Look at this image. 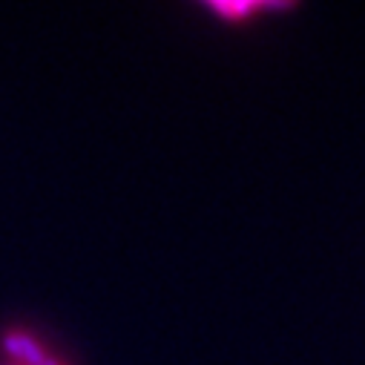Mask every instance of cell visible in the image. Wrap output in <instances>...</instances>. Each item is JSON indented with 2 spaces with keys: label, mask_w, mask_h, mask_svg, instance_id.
<instances>
[{
  "label": "cell",
  "mask_w": 365,
  "mask_h": 365,
  "mask_svg": "<svg viewBox=\"0 0 365 365\" xmlns=\"http://www.w3.org/2000/svg\"><path fill=\"white\" fill-rule=\"evenodd\" d=\"M4 348L18 365H41L46 359L43 345L26 331H6L4 334Z\"/></svg>",
  "instance_id": "cell-1"
},
{
  "label": "cell",
  "mask_w": 365,
  "mask_h": 365,
  "mask_svg": "<svg viewBox=\"0 0 365 365\" xmlns=\"http://www.w3.org/2000/svg\"><path fill=\"white\" fill-rule=\"evenodd\" d=\"M210 9H216L219 15H225V18H247L253 9H259V4H219V0H216V4H210Z\"/></svg>",
  "instance_id": "cell-2"
},
{
  "label": "cell",
  "mask_w": 365,
  "mask_h": 365,
  "mask_svg": "<svg viewBox=\"0 0 365 365\" xmlns=\"http://www.w3.org/2000/svg\"><path fill=\"white\" fill-rule=\"evenodd\" d=\"M41 365H63V362H58V359H49V356H46V359H43Z\"/></svg>",
  "instance_id": "cell-3"
}]
</instances>
